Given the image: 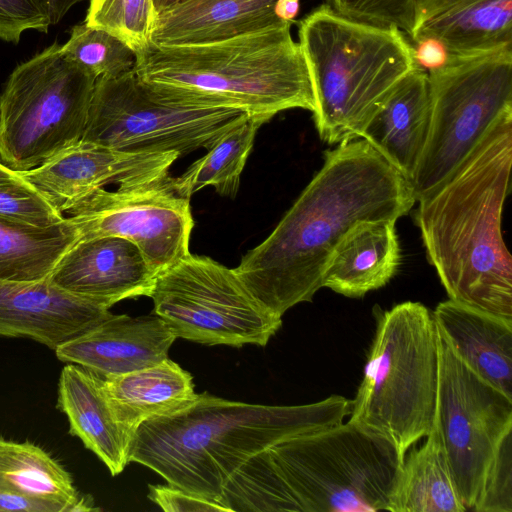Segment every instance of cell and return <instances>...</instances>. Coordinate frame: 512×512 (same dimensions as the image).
Returning <instances> with one entry per match:
<instances>
[{"instance_id": "cell-1", "label": "cell", "mask_w": 512, "mask_h": 512, "mask_svg": "<svg viewBox=\"0 0 512 512\" xmlns=\"http://www.w3.org/2000/svg\"><path fill=\"white\" fill-rule=\"evenodd\" d=\"M415 202L409 180L367 141L338 144L324 152L321 169L234 270L259 303L282 317L312 301L334 249L351 228L397 221Z\"/></svg>"}, {"instance_id": "cell-2", "label": "cell", "mask_w": 512, "mask_h": 512, "mask_svg": "<svg viewBox=\"0 0 512 512\" xmlns=\"http://www.w3.org/2000/svg\"><path fill=\"white\" fill-rule=\"evenodd\" d=\"M512 110L442 183L417 200L416 224L449 299L512 322V256L501 231L511 190Z\"/></svg>"}, {"instance_id": "cell-3", "label": "cell", "mask_w": 512, "mask_h": 512, "mask_svg": "<svg viewBox=\"0 0 512 512\" xmlns=\"http://www.w3.org/2000/svg\"><path fill=\"white\" fill-rule=\"evenodd\" d=\"M404 459L386 438L349 419L257 453L218 503L229 512L387 511Z\"/></svg>"}, {"instance_id": "cell-4", "label": "cell", "mask_w": 512, "mask_h": 512, "mask_svg": "<svg viewBox=\"0 0 512 512\" xmlns=\"http://www.w3.org/2000/svg\"><path fill=\"white\" fill-rule=\"evenodd\" d=\"M350 413L351 401L340 395L305 405L269 406L204 392L140 424L129 462L218 503L227 482L251 457L280 441L338 425Z\"/></svg>"}, {"instance_id": "cell-5", "label": "cell", "mask_w": 512, "mask_h": 512, "mask_svg": "<svg viewBox=\"0 0 512 512\" xmlns=\"http://www.w3.org/2000/svg\"><path fill=\"white\" fill-rule=\"evenodd\" d=\"M134 72L159 97L195 107H226L268 122L281 111L311 112L315 99L291 22L195 46L149 47Z\"/></svg>"}, {"instance_id": "cell-6", "label": "cell", "mask_w": 512, "mask_h": 512, "mask_svg": "<svg viewBox=\"0 0 512 512\" xmlns=\"http://www.w3.org/2000/svg\"><path fill=\"white\" fill-rule=\"evenodd\" d=\"M315 99L313 119L330 145L361 138L390 92L416 66L413 45L395 26L356 21L323 4L299 22Z\"/></svg>"}, {"instance_id": "cell-7", "label": "cell", "mask_w": 512, "mask_h": 512, "mask_svg": "<svg viewBox=\"0 0 512 512\" xmlns=\"http://www.w3.org/2000/svg\"><path fill=\"white\" fill-rule=\"evenodd\" d=\"M438 371L439 335L428 308L406 301L380 313L350 420L405 458L433 427Z\"/></svg>"}, {"instance_id": "cell-8", "label": "cell", "mask_w": 512, "mask_h": 512, "mask_svg": "<svg viewBox=\"0 0 512 512\" xmlns=\"http://www.w3.org/2000/svg\"><path fill=\"white\" fill-rule=\"evenodd\" d=\"M97 78L52 43L17 65L0 95V158L23 172L82 140Z\"/></svg>"}, {"instance_id": "cell-9", "label": "cell", "mask_w": 512, "mask_h": 512, "mask_svg": "<svg viewBox=\"0 0 512 512\" xmlns=\"http://www.w3.org/2000/svg\"><path fill=\"white\" fill-rule=\"evenodd\" d=\"M428 72L430 119L409 180L415 200L442 183L493 123L512 110V48L449 56Z\"/></svg>"}, {"instance_id": "cell-10", "label": "cell", "mask_w": 512, "mask_h": 512, "mask_svg": "<svg viewBox=\"0 0 512 512\" xmlns=\"http://www.w3.org/2000/svg\"><path fill=\"white\" fill-rule=\"evenodd\" d=\"M148 297L176 338L204 345L265 346L282 324L234 268L208 256L188 253L159 272Z\"/></svg>"}, {"instance_id": "cell-11", "label": "cell", "mask_w": 512, "mask_h": 512, "mask_svg": "<svg viewBox=\"0 0 512 512\" xmlns=\"http://www.w3.org/2000/svg\"><path fill=\"white\" fill-rule=\"evenodd\" d=\"M246 116L226 107H195L156 95L134 70L97 78L83 141L135 153L208 149Z\"/></svg>"}, {"instance_id": "cell-12", "label": "cell", "mask_w": 512, "mask_h": 512, "mask_svg": "<svg viewBox=\"0 0 512 512\" xmlns=\"http://www.w3.org/2000/svg\"><path fill=\"white\" fill-rule=\"evenodd\" d=\"M432 429L460 501L472 511L500 445L512 432V399L475 374L440 337Z\"/></svg>"}, {"instance_id": "cell-13", "label": "cell", "mask_w": 512, "mask_h": 512, "mask_svg": "<svg viewBox=\"0 0 512 512\" xmlns=\"http://www.w3.org/2000/svg\"><path fill=\"white\" fill-rule=\"evenodd\" d=\"M167 179L93 192L67 212L79 240L103 236L129 240L140 249L156 275L186 256L194 226L190 202L176 194Z\"/></svg>"}, {"instance_id": "cell-14", "label": "cell", "mask_w": 512, "mask_h": 512, "mask_svg": "<svg viewBox=\"0 0 512 512\" xmlns=\"http://www.w3.org/2000/svg\"><path fill=\"white\" fill-rule=\"evenodd\" d=\"M179 157L177 152H126L81 140L21 174L64 214L110 184L128 189L162 182Z\"/></svg>"}, {"instance_id": "cell-15", "label": "cell", "mask_w": 512, "mask_h": 512, "mask_svg": "<svg viewBox=\"0 0 512 512\" xmlns=\"http://www.w3.org/2000/svg\"><path fill=\"white\" fill-rule=\"evenodd\" d=\"M155 278L140 249L117 236L79 240L49 276L61 289L108 309L124 299L149 296Z\"/></svg>"}, {"instance_id": "cell-16", "label": "cell", "mask_w": 512, "mask_h": 512, "mask_svg": "<svg viewBox=\"0 0 512 512\" xmlns=\"http://www.w3.org/2000/svg\"><path fill=\"white\" fill-rule=\"evenodd\" d=\"M112 313L52 283L0 281V336L24 337L53 350Z\"/></svg>"}, {"instance_id": "cell-17", "label": "cell", "mask_w": 512, "mask_h": 512, "mask_svg": "<svg viewBox=\"0 0 512 512\" xmlns=\"http://www.w3.org/2000/svg\"><path fill=\"white\" fill-rule=\"evenodd\" d=\"M175 339L155 313L137 317L111 314L54 351L60 361L105 378L165 360Z\"/></svg>"}, {"instance_id": "cell-18", "label": "cell", "mask_w": 512, "mask_h": 512, "mask_svg": "<svg viewBox=\"0 0 512 512\" xmlns=\"http://www.w3.org/2000/svg\"><path fill=\"white\" fill-rule=\"evenodd\" d=\"M98 510L76 489L70 473L30 442L0 438V511L80 512Z\"/></svg>"}, {"instance_id": "cell-19", "label": "cell", "mask_w": 512, "mask_h": 512, "mask_svg": "<svg viewBox=\"0 0 512 512\" xmlns=\"http://www.w3.org/2000/svg\"><path fill=\"white\" fill-rule=\"evenodd\" d=\"M425 38L449 56L512 48V0H420L410 39Z\"/></svg>"}, {"instance_id": "cell-20", "label": "cell", "mask_w": 512, "mask_h": 512, "mask_svg": "<svg viewBox=\"0 0 512 512\" xmlns=\"http://www.w3.org/2000/svg\"><path fill=\"white\" fill-rule=\"evenodd\" d=\"M275 3L276 0H186L157 14L150 44L195 46L259 32L284 22L275 13Z\"/></svg>"}, {"instance_id": "cell-21", "label": "cell", "mask_w": 512, "mask_h": 512, "mask_svg": "<svg viewBox=\"0 0 512 512\" xmlns=\"http://www.w3.org/2000/svg\"><path fill=\"white\" fill-rule=\"evenodd\" d=\"M432 316L452 352L512 399V322L450 299L440 302Z\"/></svg>"}, {"instance_id": "cell-22", "label": "cell", "mask_w": 512, "mask_h": 512, "mask_svg": "<svg viewBox=\"0 0 512 512\" xmlns=\"http://www.w3.org/2000/svg\"><path fill=\"white\" fill-rule=\"evenodd\" d=\"M57 407L67 416L69 431L108 468L112 476L129 463L133 434L116 419L103 378L73 363L62 369Z\"/></svg>"}, {"instance_id": "cell-23", "label": "cell", "mask_w": 512, "mask_h": 512, "mask_svg": "<svg viewBox=\"0 0 512 512\" xmlns=\"http://www.w3.org/2000/svg\"><path fill=\"white\" fill-rule=\"evenodd\" d=\"M429 119L428 72L417 65L386 97L361 138L410 180L426 140Z\"/></svg>"}, {"instance_id": "cell-24", "label": "cell", "mask_w": 512, "mask_h": 512, "mask_svg": "<svg viewBox=\"0 0 512 512\" xmlns=\"http://www.w3.org/2000/svg\"><path fill=\"white\" fill-rule=\"evenodd\" d=\"M396 220L360 222L334 249L323 274L322 287L350 298L385 286L397 273L401 250Z\"/></svg>"}, {"instance_id": "cell-25", "label": "cell", "mask_w": 512, "mask_h": 512, "mask_svg": "<svg viewBox=\"0 0 512 512\" xmlns=\"http://www.w3.org/2000/svg\"><path fill=\"white\" fill-rule=\"evenodd\" d=\"M103 386L117 421L133 435L146 420L174 412L197 395L191 374L169 358L105 377Z\"/></svg>"}, {"instance_id": "cell-26", "label": "cell", "mask_w": 512, "mask_h": 512, "mask_svg": "<svg viewBox=\"0 0 512 512\" xmlns=\"http://www.w3.org/2000/svg\"><path fill=\"white\" fill-rule=\"evenodd\" d=\"M79 238L68 217L60 223L40 227L0 216V281L48 278Z\"/></svg>"}, {"instance_id": "cell-27", "label": "cell", "mask_w": 512, "mask_h": 512, "mask_svg": "<svg viewBox=\"0 0 512 512\" xmlns=\"http://www.w3.org/2000/svg\"><path fill=\"white\" fill-rule=\"evenodd\" d=\"M426 438L404 459L387 511L465 512L435 431Z\"/></svg>"}, {"instance_id": "cell-28", "label": "cell", "mask_w": 512, "mask_h": 512, "mask_svg": "<svg viewBox=\"0 0 512 512\" xmlns=\"http://www.w3.org/2000/svg\"><path fill=\"white\" fill-rule=\"evenodd\" d=\"M264 119L246 116L220 135L207 153L194 161L181 175L167 182L179 196L189 198L198 190L213 186L222 196L237 194L240 175L252 150L254 138Z\"/></svg>"}, {"instance_id": "cell-29", "label": "cell", "mask_w": 512, "mask_h": 512, "mask_svg": "<svg viewBox=\"0 0 512 512\" xmlns=\"http://www.w3.org/2000/svg\"><path fill=\"white\" fill-rule=\"evenodd\" d=\"M61 51L96 78L131 72L136 63L135 53L125 42L85 22L72 27L68 41L61 45Z\"/></svg>"}, {"instance_id": "cell-30", "label": "cell", "mask_w": 512, "mask_h": 512, "mask_svg": "<svg viewBox=\"0 0 512 512\" xmlns=\"http://www.w3.org/2000/svg\"><path fill=\"white\" fill-rule=\"evenodd\" d=\"M156 16L152 0H90L84 22L114 34L137 56L150 45Z\"/></svg>"}, {"instance_id": "cell-31", "label": "cell", "mask_w": 512, "mask_h": 512, "mask_svg": "<svg viewBox=\"0 0 512 512\" xmlns=\"http://www.w3.org/2000/svg\"><path fill=\"white\" fill-rule=\"evenodd\" d=\"M0 216L40 227L65 217L21 174L0 162Z\"/></svg>"}, {"instance_id": "cell-32", "label": "cell", "mask_w": 512, "mask_h": 512, "mask_svg": "<svg viewBox=\"0 0 512 512\" xmlns=\"http://www.w3.org/2000/svg\"><path fill=\"white\" fill-rule=\"evenodd\" d=\"M339 14L356 21L395 26L412 35L420 0H329Z\"/></svg>"}, {"instance_id": "cell-33", "label": "cell", "mask_w": 512, "mask_h": 512, "mask_svg": "<svg viewBox=\"0 0 512 512\" xmlns=\"http://www.w3.org/2000/svg\"><path fill=\"white\" fill-rule=\"evenodd\" d=\"M472 511L512 512V432L500 445Z\"/></svg>"}, {"instance_id": "cell-34", "label": "cell", "mask_w": 512, "mask_h": 512, "mask_svg": "<svg viewBox=\"0 0 512 512\" xmlns=\"http://www.w3.org/2000/svg\"><path fill=\"white\" fill-rule=\"evenodd\" d=\"M51 25L44 0H0V39L18 43L23 32L47 33Z\"/></svg>"}, {"instance_id": "cell-35", "label": "cell", "mask_w": 512, "mask_h": 512, "mask_svg": "<svg viewBox=\"0 0 512 512\" xmlns=\"http://www.w3.org/2000/svg\"><path fill=\"white\" fill-rule=\"evenodd\" d=\"M147 496L163 511L167 512H228L224 506L214 501L194 495L170 484H168V486L149 485V493Z\"/></svg>"}, {"instance_id": "cell-36", "label": "cell", "mask_w": 512, "mask_h": 512, "mask_svg": "<svg viewBox=\"0 0 512 512\" xmlns=\"http://www.w3.org/2000/svg\"><path fill=\"white\" fill-rule=\"evenodd\" d=\"M413 55L416 64L426 71L441 67L448 59V52L444 46L439 41L431 38L415 42Z\"/></svg>"}, {"instance_id": "cell-37", "label": "cell", "mask_w": 512, "mask_h": 512, "mask_svg": "<svg viewBox=\"0 0 512 512\" xmlns=\"http://www.w3.org/2000/svg\"><path fill=\"white\" fill-rule=\"evenodd\" d=\"M85 0H44L51 25L58 24L77 3Z\"/></svg>"}, {"instance_id": "cell-38", "label": "cell", "mask_w": 512, "mask_h": 512, "mask_svg": "<svg viewBox=\"0 0 512 512\" xmlns=\"http://www.w3.org/2000/svg\"><path fill=\"white\" fill-rule=\"evenodd\" d=\"M299 11V0H276L275 13L279 19L291 22Z\"/></svg>"}, {"instance_id": "cell-39", "label": "cell", "mask_w": 512, "mask_h": 512, "mask_svg": "<svg viewBox=\"0 0 512 512\" xmlns=\"http://www.w3.org/2000/svg\"><path fill=\"white\" fill-rule=\"evenodd\" d=\"M156 14L186 0H152Z\"/></svg>"}]
</instances>
